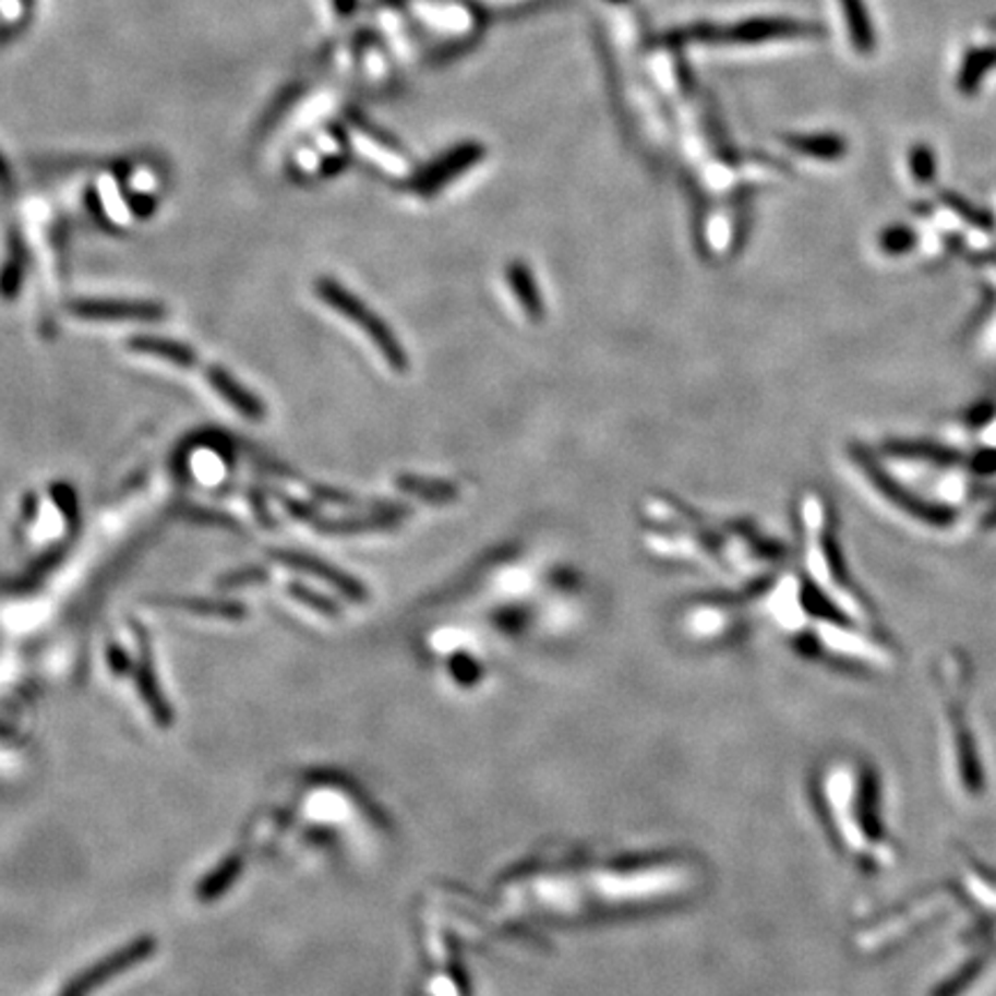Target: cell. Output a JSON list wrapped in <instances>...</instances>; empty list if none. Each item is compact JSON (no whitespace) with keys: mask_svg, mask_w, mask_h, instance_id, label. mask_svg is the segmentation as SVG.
I'll return each mask as SVG.
<instances>
[{"mask_svg":"<svg viewBox=\"0 0 996 996\" xmlns=\"http://www.w3.org/2000/svg\"><path fill=\"white\" fill-rule=\"evenodd\" d=\"M996 68V47H975L967 53L958 76V91L962 95H973V91L983 84V79Z\"/></svg>","mask_w":996,"mask_h":996,"instance_id":"13","label":"cell"},{"mask_svg":"<svg viewBox=\"0 0 996 996\" xmlns=\"http://www.w3.org/2000/svg\"><path fill=\"white\" fill-rule=\"evenodd\" d=\"M0 741H3V743H12V745H16V743H22V736H16L10 727L0 724Z\"/></svg>","mask_w":996,"mask_h":996,"instance_id":"23","label":"cell"},{"mask_svg":"<svg viewBox=\"0 0 996 996\" xmlns=\"http://www.w3.org/2000/svg\"><path fill=\"white\" fill-rule=\"evenodd\" d=\"M128 347L136 353L144 356H155L167 360L171 364H178V368H199L203 370V362L194 356V351L185 344H178L171 339H159V337H134L130 339Z\"/></svg>","mask_w":996,"mask_h":996,"instance_id":"11","label":"cell"},{"mask_svg":"<svg viewBox=\"0 0 996 996\" xmlns=\"http://www.w3.org/2000/svg\"><path fill=\"white\" fill-rule=\"evenodd\" d=\"M287 591H289L296 600H300L302 604L312 607L314 612H319V614H323V616H328V619H337V616H339V607H337L331 598H325V596H321V593L310 591L308 586H302V584H289V586H287Z\"/></svg>","mask_w":996,"mask_h":996,"instance_id":"18","label":"cell"},{"mask_svg":"<svg viewBox=\"0 0 996 996\" xmlns=\"http://www.w3.org/2000/svg\"><path fill=\"white\" fill-rule=\"evenodd\" d=\"M399 487H401V490H409L413 494L430 496V499H441V496H445V492H448L443 484H424V482H418V480H411V478H401Z\"/></svg>","mask_w":996,"mask_h":996,"instance_id":"21","label":"cell"},{"mask_svg":"<svg viewBox=\"0 0 996 996\" xmlns=\"http://www.w3.org/2000/svg\"><path fill=\"white\" fill-rule=\"evenodd\" d=\"M511 284H513V289L517 291V296H521L524 310L531 312V316H536L540 312V302H538V293L533 296V279H531V275L526 273V268L515 266L511 271Z\"/></svg>","mask_w":996,"mask_h":996,"instance_id":"19","label":"cell"},{"mask_svg":"<svg viewBox=\"0 0 996 996\" xmlns=\"http://www.w3.org/2000/svg\"><path fill=\"white\" fill-rule=\"evenodd\" d=\"M851 461L907 531L941 540L996 528V496L958 443L888 439L879 448L853 445Z\"/></svg>","mask_w":996,"mask_h":996,"instance_id":"1","label":"cell"},{"mask_svg":"<svg viewBox=\"0 0 996 996\" xmlns=\"http://www.w3.org/2000/svg\"><path fill=\"white\" fill-rule=\"evenodd\" d=\"M273 559L284 563V565H289V567H296V571H300V573H308V575H314V577L323 579L325 584L335 586L339 593H344V596L356 600V602L368 600V591H364V588L353 577L344 575L341 571H337V567L323 563L319 559L304 556V554H298V552H273Z\"/></svg>","mask_w":996,"mask_h":996,"instance_id":"9","label":"cell"},{"mask_svg":"<svg viewBox=\"0 0 996 996\" xmlns=\"http://www.w3.org/2000/svg\"><path fill=\"white\" fill-rule=\"evenodd\" d=\"M107 662H109V669L116 676H128L132 672L130 653H128L125 648H120L118 644H111L107 648Z\"/></svg>","mask_w":996,"mask_h":996,"instance_id":"20","label":"cell"},{"mask_svg":"<svg viewBox=\"0 0 996 996\" xmlns=\"http://www.w3.org/2000/svg\"><path fill=\"white\" fill-rule=\"evenodd\" d=\"M316 291H319L321 300H325V302L331 304V308H335L337 312H341L344 316L351 319L358 325V328L376 344V349L383 353V358L388 360L397 372L406 370V364H409V360H406V353L401 351L399 341L393 337L388 325H385L372 310L364 308V304L353 293H349L347 289H341L337 281H333L328 277H323V279L316 281Z\"/></svg>","mask_w":996,"mask_h":996,"instance_id":"4","label":"cell"},{"mask_svg":"<svg viewBox=\"0 0 996 996\" xmlns=\"http://www.w3.org/2000/svg\"><path fill=\"white\" fill-rule=\"evenodd\" d=\"M821 807L838 851L863 874H879L896 859L879 772L863 761L828 764L821 772Z\"/></svg>","mask_w":996,"mask_h":996,"instance_id":"2","label":"cell"},{"mask_svg":"<svg viewBox=\"0 0 996 996\" xmlns=\"http://www.w3.org/2000/svg\"><path fill=\"white\" fill-rule=\"evenodd\" d=\"M981 302L975 308L969 331L967 349L975 362L996 364V259L979 263Z\"/></svg>","mask_w":996,"mask_h":996,"instance_id":"5","label":"cell"},{"mask_svg":"<svg viewBox=\"0 0 996 996\" xmlns=\"http://www.w3.org/2000/svg\"><path fill=\"white\" fill-rule=\"evenodd\" d=\"M909 176L919 188H927L937 178V155L927 144H916L909 151Z\"/></svg>","mask_w":996,"mask_h":996,"instance_id":"16","label":"cell"},{"mask_svg":"<svg viewBox=\"0 0 996 996\" xmlns=\"http://www.w3.org/2000/svg\"><path fill=\"white\" fill-rule=\"evenodd\" d=\"M201 372L206 374L208 383L233 406L236 411H240L242 416L252 418V420H261L263 416H266V409H263L261 399H256L252 393L242 388V385L229 372H225V368H217V364H203Z\"/></svg>","mask_w":996,"mask_h":996,"instance_id":"10","label":"cell"},{"mask_svg":"<svg viewBox=\"0 0 996 996\" xmlns=\"http://www.w3.org/2000/svg\"><path fill=\"white\" fill-rule=\"evenodd\" d=\"M791 144H796L801 153L819 159H838L844 155V144L838 136H805L794 139Z\"/></svg>","mask_w":996,"mask_h":996,"instance_id":"17","label":"cell"},{"mask_svg":"<svg viewBox=\"0 0 996 996\" xmlns=\"http://www.w3.org/2000/svg\"><path fill=\"white\" fill-rule=\"evenodd\" d=\"M155 950H157L155 937H151V934H146V937H139L132 944L118 948L113 955H107L101 962L88 967L86 971H81L76 979H72V983L65 987L63 996H88L93 989L116 979V975L151 960Z\"/></svg>","mask_w":996,"mask_h":996,"instance_id":"6","label":"cell"},{"mask_svg":"<svg viewBox=\"0 0 996 996\" xmlns=\"http://www.w3.org/2000/svg\"><path fill=\"white\" fill-rule=\"evenodd\" d=\"M178 607L185 609V612L199 614V616H213V619H231L240 621L248 616V607L238 604V602H227V600H178Z\"/></svg>","mask_w":996,"mask_h":996,"instance_id":"15","label":"cell"},{"mask_svg":"<svg viewBox=\"0 0 996 996\" xmlns=\"http://www.w3.org/2000/svg\"><path fill=\"white\" fill-rule=\"evenodd\" d=\"M70 312L91 321H159L165 310L153 302H118V300H76Z\"/></svg>","mask_w":996,"mask_h":996,"instance_id":"8","label":"cell"},{"mask_svg":"<svg viewBox=\"0 0 996 996\" xmlns=\"http://www.w3.org/2000/svg\"><path fill=\"white\" fill-rule=\"evenodd\" d=\"M242 867H245V859L240 853H231L225 861H221L213 872H208L196 886V900L201 902H215L217 898L225 896V892L236 884V879L242 874Z\"/></svg>","mask_w":996,"mask_h":996,"instance_id":"12","label":"cell"},{"mask_svg":"<svg viewBox=\"0 0 996 996\" xmlns=\"http://www.w3.org/2000/svg\"><path fill=\"white\" fill-rule=\"evenodd\" d=\"M939 672V701L944 708V766L948 784L964 803H979L987 794V770L979 731L969 708V674L962 658H946Z\"/></svg>","mask_w":996,"mask_h":996,"instance_id":"3","label":"cell"},{"mask_svg":"<svg viewBox=\"0 0 996 996\" xmlns=\"http://www.w3.org/2000/svg\"><path fill=\"white\" fill-rule=\"evenodd\" d=\"M134 635L139 639V662H136V669H134L136 689H139L141 699H144V704L148 706V710L153 713V720L157 722V727L169 729L173 724V710H171L169 701L165 699V695H161V687H159L155 667H153L155 662H153L151 639L144 633V627H141L139 623H134Z\"/></svg>","mask_w":996,"mask_h":996,"instance_id":"7","label":"cell"},{"mask_svg":"<svg viewBox=\"0 0 996 996\" xmlns=\"http://www.w3.org/2000/svg\"><path fill=\"white\" fill-rule=\"evenodd\" d=\"M259 584V581H268V575L261 571H248V573H233L229 577H221L219 586L231 588V586H242V584Z\"/></svg>","mask_w":996,"mask_h":996,"instance_id":"22","label":"cell"},{"mask_svg":"<svg viewBox=\"0 0 996 996\" xmlns=\"http://www.w3.org/2000/svg\"><path fill=\"white\" fill-rule=\"evenodd\" d=\"M840 3L844 10V16H847V26L851 33L853 47L863 53H869L874 49V43H877V37H874V28L869 22V14L865 10V3L863 0H840Z\"/></svg>","mask_w":996,"mask_h":996,"instance_id":"14","label":"cell"}]
</instances>
